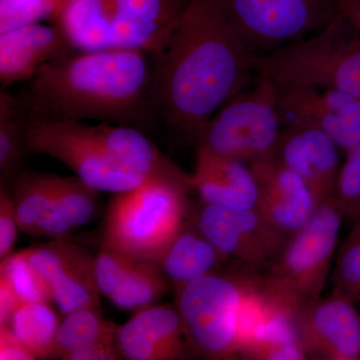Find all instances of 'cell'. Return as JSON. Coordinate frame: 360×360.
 Returning <instances> with one entry per match:
<instances>
[{
	"label": "cell",
	"mask_w": 360,
	"mask_h": 360,
	"mask_svg": "<svg viewBox=\"0 0 360 360\" xmlns=\"http://www.w3.org/2000/svg\"><path fill=\"white\" fill-rule=\"evenodd\" d=\"M333 292L359 302L360 292V239L343 243L333 274Z\"/></svg>",
	"instance_id": "obj_32"
},
{
	"label": "cell",
	"mask_w": 360,
	"mask_h": 360,
	"mask_svg": "<svg viewBox=\"0 0 360 360\" xmlns=\"http://www.w3.org/2000/svg\"><path fill=\"white\" fill-rule=\"evenodd\" d=\"M357 302H359L360 303V292H359V300H357Z\"/></svg>",
	"instance_id": "obj_40"
},
{
	"label": "cell",
	"mask_w": 360,
	"mask_h": 360,
	"mask_svg": "<svg viewBox=\"0 0 360 360\" xmlns=\"http://www.w3.org/2000/svg\"><path fill=\"white\" fill-rule=\"evenodd\" d=\"M75 51L58 25L35 23L0 33V82L30 80L45 63Z\"/></svg>",
	"instance_id": "obj_18"
},
{
	"label": "cell",
	"mask_w": 360,
	"mask_h": 360,
	"mask_svg": "<svg viewBox=\"0 0 360 360\" xmlns=\"http://www.w3.org/2000/svg\"><path fill=\"white\" fill-rule=\"evenodd\" d=\"M0 359L34 360V354L13 333L11 326L0 324Z\"/></svg>",
	"instance_id": "obj_34"
},
{
	"label": "cell",
	"mask_w": 360,
	"mask_h": 360,
	"mask_svg": "<svg viewBox=\"0 0 360 360\" xmlns=\"http://www.w3.org/2000/svg\"><path fill=\"white\" fill-rule=\"evenodd\" d=\"M30 1V0H0V11L1 9L11 8V7L20 6L21 4Z\"/></svg>",
	"instance_id": "obj_38"
},
{
	"label": "cell",
	"mask_w": 360,
	"mask_h": 360,
	"mask_svg": "<svg viewBox=\"0 0 360 360\" xmlns=\"http://www.w3.org/2000/svg\"><path fill=\"white\" fill-rule=\"evenodd\" d=\"M54 25L77 51L112 49L111 16L101 0H72Z\"/></svg>",
	"instance_id": "obj_23"
},
{
	"label": "cell",
	"mask_w": 360,
	"mask_h": 360,
	"mask_svg": "<svg viewBox=\"0 0 360 360\" xmlns=\"http://www.w3.org/2000/svg\"><path fill=\"white\" fill-rule=\"evenodd\" d=\"M28 120L18 96L0 91V169L4 179H16L25 153Z\"/></svg>",
	"instance_id": "obj_27"
},
{
	"label": "cell",
	"mask_w": 360,
	"mask_h": 360,
	"mask_svg": "<svg viewBox=\"0 0 360 360\" xmlns=\"http://www.w3.org/2000/svg\"><path fill=\"white\" fill-rule=\"evenodd\" d=\"M94 131L118 167L146 180H165L193 187L188 175L172 162L141 130L131 125L103 122Z\"/></svg>",
	"instance_id": "obj_19"
},
{
	"label": "cell",
	"mask_w": 360,
	"mask_h": 360,
	"mask_svg": "<svg viewBox=\"0 0 360 360\" xmlns=\"http://www.w3.org/2000/svg\"><path fill=\"white\" fill-rule=\"evenodd\" d=\"M118 347L130 360H174L186 355L184 321L176 307L151 305L137 310L116 333Z\"/></svg>",
	"instance_id": "obj_17"
},
{
	"label": "cell",
	"mask_w": 360,
	"mask_h": 360,
	"mask_svg": "<svg viewBox=\"0 0 360 360\" xmlns=\"http://www.w3.org/2000/svg\"><path fill=\"white\" fill-rule=\"evenodd\" d=\"M191 219L224 257L257 271L269 269L288 241L255 208L232 210L203 203Z\"/></svg>",
	"instance_id": "obj_10"
},
{
	"label": "cell",
	"mask_w": 360,
	"mask_h": 360,
	"mask_svg": "<svg viewBox=\"0 0 360 360\" xmlns=\"http://www.w3.org/2000/svg\"><path fill=\"white\" fill-rule=\"evenodd\" d=\"M343 219L335 196L319 203L266 269L267 288L300 307L319 300L328 281Z\"/></svg>",
	"instance_id": "obj_7"
},
{
	"label": "cell",
	"mask_w": 360,
	"mask_h": 360,
	"mask_svg": "<svg viewBox=\"0 0 360 360\" xmlns=\"http://www.w3.org/2000/svg\"><path fill=\"white\" fill-rule=\"evenodd\" d=\"M191 189L176 182L148 179L115 193L104 219L103 243L156 264L189 219Z\"/></svg>",
	"instance_id": "obj_4"
},
{
	"label": "cell",
	"mask_w": 360,
	"mask_h": 360,
	"mask_svg": "<svg viewBox=\"0 0 360 360\" xmlns=\"http://www.w3.org/2000/svg\"><path fill=\"white\" fill-rule=\"evenodd\" d=\"M341 165L335 198L345 219L352 224L360 217V142L348 151Z\"/></svg>",
	"instance_id": "obj_31"
},
{
	"label": "cell",
	"mask_w": 360,
	"mask_h": 360,
	"mask_svg": "<svg viewBox=\"0 0 360 360\" xmlns=\"http://www.w3.org/2000/svg\"><path fill=\"white\" fill-rule=\"evenodd\" d=\"M103 2L104 6L108 9V13H110L111 16V7H112V4L115 0H101Z\"/></svg>",
	"instance_id": "obj_39"
},
{
	"label": "cell",
	"mask_w": 360,
	"mask_h": 360,
	"mask_svg": "<svg viewBox=\"0 0 360 360\" xmlns=\"http://www.w3.org/2000/svg\"><path fill=\"white\" fill-rule=\"evenodd\" d=\"M99 309L89 307L66 315L56 333L54 356L66 360L72 352L97 341L115 340L118 326L105 321Z\"/></svg>",
	"instance_id": "obj_24"
},
{
	"label": "cell",
	"mask_w": 360,
	"mask_h": 360,
	"mask_svg": "<svg viewBox=\"0 0 360 360\" xmlns=\"http://www.w3.org/2000/svg\"><path fill=\"white\" fill-rule=\"evenodd\" d=\"M226 259L188 219L156 264L176 295L186 284L215 271L219 262Z\"/></svg>",
	"instance_id": "obj_21"
},
{
	"label": "cell",
	"mask_w": 360,
	"mask_h": 360,
	"mask_svg": "<svg viewBox=\"0 0 360 360\" xmlns=\"http://www.w3.org/2000/svg\"><path fill=\"white\" fill-rule=\"evenodd\" d=\"M252 53L276 51L319 32L338 13L340 0H221Z\"/></svg>",
	"instance_id": "obj_9"
},
{
	"label": "cell",
	"mask_w": 360,
	"mask_h": 360,
	"mask_svg": "<svg viewBox=\"0 0 360 360\" xmlns=\"http://www.w3.org/2000/svg\"><path fill=\"white\" fill-rule=\"evenodd\" d=\"M262 276L250 269L236 274L213 271L186 284L175 295L187 340L198 352L212 359L241 356L239 311Z\"/></svg>",
	"instance_id": "obj_5"
},
{
	"label": "cell",
	"mask_w": 360,
	"mask_h": 360,
	"mask_svg": "<svg viewBox=\"0 0 360 360\" xmlns=\"http://www.w3.org/2000/svg\"><path fill=\"white\" fill-rule=\"evenodd\" d=\"M18 227L16 217L15 205L13 198H11L4 184H1L0 191V258L11 255L15 243L16 231Z\"/></svg>",
	"instance_id": "obj_33"
},
{
	"label": "cell",
	"mask_w": 360,
	"mask_h": 360,
	"mask_svg": "<svg viewBox=\"0 0 360 360\" xmlns=\"http://www.w3.org/2000/svg\"><path fill=\"white\" fill-rule=\"evenodd\" d=\"M21 302L6 278L0 276V324L9 326Z\"/></svg>",
	"instance_id": "obj_36"
},
{
	"label": "cell",
	"mask_w": 360,
	"mask_h": 360,
	"mask_svg": "<svg viewBox=\"0 0 360 360\" xmlns=\"http://www.w3.org/2000/svg\"><path fill=\"white\" fill-rule=\"evenodd\" d=\"M340 148L312 127L283 129L276 158L309 186L316 205L335 196L340 172Z\"/></svg>",
	"instance_id": "obj_16"
},
{
	"label": "cell",
	"mask_w": 360,
	"mask_h": 360,
	"mask_svg": "<svg viewBox=\"0 0 360 360\" xmlns=\"http://www.w3.org/2000/svg\"><path fill=\"white\" fill-rule=\"evenodd\" d=\"M338 11L360 32V0H340Z\"/></svg>",
	"instance_id": "obj_37"
},
{
	"label": "cell",
	"mask_w": 360,
	"mask_h": 360,
	"mask_svg": "<svg viewBox=\"0 0 360 360\" xmlns=\"http://www.w3.org/2000/svg\"><path fill=\"white\" fill-rule=\"evenodd\" d=\"M283 129L312 127L348 153L360 142V97L333 89L278 85Z\"/></svg>",
	"instance_id": "obj_11"
},
{
	"label": "cell",
	"mask_w": 360,
	"mask_h": 360,
	"mask_svg": "<svg viewBox=\"0 0 360 360\" xmlns=\"http://www.w3.org/2000/svg\"><path fill=\"white\" fill-rule=\"evenodd\" d=\"M168 284L158 264L139 260L108 298L117 309L137 311L155 305L167 293Z\"/></svg>",
	"instance_id": "obj_28"
},
{
	"label": "cell",
	"mask_w": 360,
	"mask_h": 360,
	"mask_svg": "<svg viewBox=\"0 0 360 360\" xmlns=\"http://www.w3.org/2000/svg\"><path fill=\"white\" fill-rule=\"evenodd\" d=\"M58 175L21 172L15 179L13 201L18 227L34 236L37 225L56 198Z\"/></svg>",
	"instance_id": "obj_25"
},
{
	"label": "cell",
	"mask_w": 360,
	"mask_h": 360,
	"mask_svg": "<svg viewBox=\"0 0 360 360\" xmlns=\"http://www.w3.org/2000/svg\"><path fill=\"white\" fill-rule=\"evenodd\" d=\"M355 304L333 291L298 309L296 333L307 359L360 360V314Z\"/></svg>",
	"instance_id": "obj_12"
},
{
	"label": "cell",
	"mask_w": 360,
	"mask_h": 360,
	"mask_svg": "<svg viewBox=\"0 0 360 360\" xmlns=\"http://www.w3.org/2000/svg\"><path fill=\"white\" fill-rule=\"evenodd\" d=\"M122 354L115 340L97 341L72 352L66 360H116Z\"/></svg>",
	"instance_id": "obj_35"
},
{
	"label": "cell",
	"mask_w": 360,
	"mask_h": 360,
	"mask_svg": "<svg viewBox=\"0 0 360 360\" xmlns=\"http://www.w3.org/2000/svg\"><path fill=\"white\" fill-rule=\"evenodd\" d=\"M251 56L221 0H189L167 44L153 56L156 115L172 129L196 136L245 90L253 72Z\"/></svg>",
	"instance_id": "obj_1"
},
{
	"label": "cell",
	"mask_w": 360,
	"mask_h": 360,
	"mask_svg": "<svg viewBox=\"0 0 360 360\" xmlns=\"http://www.w3.org/2000/svg\"><path fill=\"white\" fill-rule=\"evenodd\" d=\"M25 141L30 153L60 161L75 172V176L96 191L120 193L146 181L111 160L94 125L72 120L30 122Z\"/></svg>",
	"instance_id": "obj_8"
},
{
	"label": "cell",
	"mask_w": 360,
	"mask_h": 360,
	"mask_svg": "<svg viewBox=\"0 0 360 360\" xmlns=\"http://www.w3.org/2000/svg\"><path fill=\"white\" fill-rule=\"evenodd\" d=\"M283 129L278 87L270 78L258 75L255 86L232 97L196 137L200 148L250 165L276 156Z\"/></svg>",
	"instance_id": "obj_6"
},
{
	"label": "cell",
	"mask_w": 360,
	"mask_h": 360,
	"mask_svg": "<svg viewBox=\"0 0 360 360\" xmlns=\"http://www.w3.org/2000/svg\"><path fill=\"white\" fill-rule=\"evenodd\" d=\"M59 326L58 314L46 302L20 305L9 323L15 335L37 359L54 356Z\"/></svg>",
	"instance_id": "obj_26"
},
{
	"label": "cell",
	"mask_w": 360,
	"mask_h": 360,
	"mask_svg": "<svg viewBox=\"0 0 360 360\" xmlns=\"http://www.w3.org/2000/svg\"><path fill=\"white\" fill-rule=\"evenodd\" d=\"M30 262L51 290L52 302L61 314L101 307L96 257L89 251L63 238L30 248Z\"/></svg>",
	"instance_id": "obj_13"
},
{
	"label": "cell",
	"mask_w": 360,
	"mask_h": 360,
	"mask_svg": "<svg viewBox=\"0 0 360 360\" xmlns=\"http://www.w3.org/2000/svg\"><path fill=\"white\" fill-rule=\"evenodd\" d=\"M257 179L255 210L288 239L309 221L317 207L309 186L276 156L251 162Z\"/></svg>",
	"instance_id": "obj_14"
},
{
	"label": "cell",
	"mask_w": 360,
	"mask_h": 360,
	"mask_svg": "<svg viewBox=\"0 0 360 360\" xmlns=\"http://www.w3.org/2000/svg\"><path fill=\"white\" fill-rule=\"evenodd\" d=\"M257 75L278 85L333 89L360 97V32L338 11L319 32L264 54L252 53Z\"/></svg>",
	"instance_id": "obj_3"
},
{
	"label": "cell",
	"mask_w": 360,
	"mask_h": 360,
	"mask_svg": "<svg viewBox=\"0 0 360 360\" xmlns=\"http://www.w3.org/2000/svg\"><path fill=\"white\" fill-rule=\"evenodd\" d=\"M0 276L7 279L21 304L49 303L52 300L49 286L30 265V248L11 253L2 259Z\"/></svg>",
	"instance_id": "obj_29"
},
{
	"label": "cell",
	"mask_w": 360,
	"mask_h": 360,
	"mask_svg": "<svg viewBox=\"0 0 360 360\" xmlns=\"http://www.w3.org/2000/svg\"><path fill=\"white\" fill-rule=\"evenodd\" d=\"M189 0H115L111 7L112 47L155 56L162 51Z\"/></svg>",
	"instance_id": "obj_15"
},
{
	"label": "cell",
	"mask_w": 360,
	"mask_h": 360,
	"mask_svg": "<svg viewBox=\"0 0 360 360\" xmlns=\"http://www.w3.org/2000/svg\"><path fill=\"white\" fill-rule=\"evenodd\" d=\"M191 179L203 203L232 210H252L257 205V179L243 161L198 146Z\"/></svg>",
	"instance_id": "obj_20"
},
{
	"label": "cell",
	"mask_w": 360,
	"mask_h": 360,
	"mask_svg": "<svg viewBox=\"0 0 360 360\" xmlns=\"http://www.w3.org/2000/svg\"><path fill=\"white\" fill-rule=\"evenodd\" d=\"M98 191L77 176H58L56 198L40 220L34 236L65 238L96 213Z\"/></svg>",
	"instance_id": "obj_22"
},
{
	"label": "cell",
	"mask_w": 360,
	"mask_h": 360,
	"mask_svg": "<svg viewBox=\"0 0 360 360\" xmlns=\"http://www.w3.org/2000/svg\"><path fill=\"white\" fill-rule=\"evenodd\" d=\"M155 61L137 49L72 51L45 63L18 96L28 123L101 120L141 127L156 115Z\"/></svg>",
	"instance_id": "obj_2"
},
{
	"label": "cell",
	"mask_w": 360,
	"mask_h": 360,
	"mask_svg": "<svg viewBox=\"0 0 360 360\" xmlns=\"http://www.w3.org/2000/svg\"><path fill=\"white\" fill-rule=\"evenodd\" d=\"M139 262L129 253L101 243L96 257V281L101 295L110 297Z\"/></svg>",
	"instance_id": "obj_30"
}]
</instances>
